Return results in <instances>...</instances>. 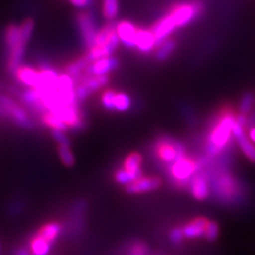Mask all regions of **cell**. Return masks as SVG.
Returning a JSON list of instances; mask_svg holds the SVG:
<instances>
[{
  "instance_id": "6da1fadb",
  "label": "cell",
  "mask_w": 255,
  "mask_h": 255,
  "mask_svg": "<svg viewBox=\"0 0 255 255\" xmlns=\"http://www.w3.org/2000/svg\"><path fill=\"white\" fill-rule=\"evenodd\" d=\"M34 31V21L23 20L20 25H10L4 32V43L7 50V69L14 74L25 58L26 47Z\"/></svg>"
},
{
  "instance_id": "7a4b0ae2",
  "label": "cell",
  "mask_w": 255,
  "mask_h": 255,
  "mask_svg": "<svg viewBox=\"0 0 255 255\" xmlns=\"http://www.w3.org/2000/svg\"><path fill=\"white\" fill-rule=\"evenodd\" d=\"M236 119L235 111L231 107H225L213 122L207 134L205 151L209 156L216 157L230 145L233 138V126Z\"/></svg>"
},
{
  "instance_id": "3957f363",
  "label": "cell",
  "mask_w": 255,
  "mask_h": 255,
  "mask_svg": "<svg viewBox=\"0 0 255 255\" xmlns=\"http://www.w3.org/2000/svg\"><path fill=\"white\" fill-rule=\"evenodd\" d=\"M119 45H121V42L117 36L115 26L109 23L98 30L93 46L84 57L90 63L102 58L112 57V54L115 52Z\"/></svg>"
},
{
  "instance_id": "277c9868",
  "label": "cell",
  "mask_w": 255,
  "mask_h": 255,
  "mask_svg": "<svg viewBox=\"0 0 255 255\" xmlns=\"http://www.w3.org/2000/svg\"><path fill=\"white\" fill-rule=\"evenodd\" d=\"M201 164L195 158L182 156L169 165V178L178 186H184L200 171Z\"/></svg>"
},
{
  "instance_id": "5b68a950",
  "label": "cell",
  "mask_w": 255,
  "mask_h": 255,
  "mask_svg": "<svg viewBox=\"0 0 255 255\" xmlns=\"http://www.w3.org/2000/svg\"><path fill=\"white\" fill-rule=\"evenodd\" d=\"M209 180L215 196H216L220 201L231 202L238 197V181L231 173L227 171H221L215 175L214 180Z\"/></svg>"
},
{
  "instance_id": "8992f818",
  "label": "cell",
  "mask_w": 255,
  "mask_h": 255,
  "mask_svg": "<svg viewBox=\"0 0 255 255\" xmlns=\"http://www.w3.org/2000/svg\"><path fill=\"white\" fill-rule=\"evenodd\" d=\"M203 12V4L200 1L182 2L175 4L168 13L178 29L184 28L194 22Z\"/></svg>"
},
{
  "instance_id": "52a82bcc",
  "label": "cell",
  "mask_w": 255,
  "mask_h": 255,
  "mask_svg": "<svg viewBox=\"0 0 255 255\" xmlns=\"http://www.w3.org/2000/svg\"><path fill=\"white\" fill-rule=\"evenodd\" d=\"M154 154L159 162L171 165L180 157L186 155L185 147L178 140L169 137L159 138L154 145Z\"/></svg>"
},
{
  "instance_id": "ba28073f",
  "label": "cell",
  "mask_w": 255,
  "mask_h": 255,
  "mask_svg": "<svg viewBox=\"0 0 255 255\" xmlns=\"http://www.w3.org/2000/svg\"><path fill=\"white\" fill-rule=\"evenodd\" d=\"M110 82V76L85 75L76 82V95L78 101H83L94 93L107 86Z\"/></svg>"
},
{
  "instance_id": "9c48e42d",
  "label": "cell",
  "mask_w": 255,
  "mask_h": 255,
  "mask_svg": "<svg viewBox=\"0 0 255 255\" xmlns=\"http://www.w3.org/2000/svg\"><path fill=\"white\" fill-rule=\"evenodd\" d=\"M0 108L10 117L11 121L23 129H31L33 127L29 114L18 103L7 96H0Z\"/></svg>"
},
{
  "instance_id": "30bf717a",
  "label": "cell",
  "mask_w": 255,
  "mask_h": 255,
  "mask_svg": "<svg viewBox=\"0 0 255 255\" xmlns=\"http://www.w3.org/2000/svg\"><path fill=\"white\" fill-rule=\"evenodd\" d=\"M77 26L84 45L87 47V49H90L99 30L94 14L89 11L79 13L77 15Z\"/></svg>"
},
{
  "instance_id": "8fae6325",
  "label": "cell",
  "mask_w": 255,
  "mask_h": 255,
  "mask_svg": "<svg viewBox=\"0 0 255 255\" xmlns=\"http://www.w3.org/2000/svg\"><path fill=\"white\" fill-rule=\"evenodd\" d=\"M233 138L237 142V145L241 149L242 153L246 158H248L249 161L253 164H255V145L251 142L247 136L246 128L239 125L236 119L233 126Z\"/></svg>"
},
{
  "instance_id": "7c38bea8",
  "label": "cell",
  "mask_w": 255,
  "mask_h": 255,
  "mask_svg": "<svg viewBox=\"0 0 255 255\" xmlns=\"http://www.w3.org/2000/svg\"><path fill=\"white\" fill-rule=\"evenodd\" d=\"M163 181L158 177H140L131 184L126 186V191L130 195L147 194L157 190L162 186Z\"/></svg>"
},
{
  "instance_id": "4fadbf2b",
  "label": "cell",
  "mask_w": 255,
  "mask_h": 255,
  "mask_svg": "<svg viewBox=\"0 0 255 255\" xmlns=\"http://www.w3.org/2000/svg\"><path fill=\"white\" fill-rule=\"evenodd\" d=\"M190 195L198 201H204L211 195V184L206 174L199 171L195 177L189 181Z\"/></svg>"
},
{
  "instance_id": "5bb4252c",
  "label": "cell",
  "mask_w": 255,
  "mask_h": 255,
  "mask_svg": "<svg viewBox=\"0 0 255 255\" xmlns=\"http://www.w3.org/2000/svg\"><path fill=\"white\" fill-rule=\"evenodd\" d=\"M115 30L121 44L129 49H134L138 28L129 20H122L116 23Z\"/></svg>"
},
{
  "instance_id": "9a60e30c",
  "label": "cell",
  "mask_w": 255,
  "mask_h": 255,
  "mask_svg": "<svg viewBox=\"0 0 255 255\" xmlns=\"http://www.w3.org/2000/svg\"><path fill=\"white\" fill-rule=\"evenodd\" d=\"M119 67V62L113 55L108 58H102L90 63L86 69V75L92 76H110Z\"/></svg>"
},
{
  "instance_id": "2e32d148",
  "label": "cell",
  "mask_w": 255,
  "mask_h": 255,
  "mask_svg": "<svg viewBox=\"0 0 255 255\" xmlns=\"http://www.w3.org/2000/svg\"><path fill=\"white\" fill-rule=\"evenodd\" d=\"M177 29L178 28L175 27L174 22L172 21L169 14L164 15L163 17L159 18L152 26V28H151L156 38L157 45L166 41V39L170 38V36L174 33V31Z\"/></svg>"
},
{
  "instance_id": "e0dca14e",
  "label": "cell",
  "mask_w": 255,
  "mask_h": 255,
  "mask_svg": "<svg viewBox=\"0 0 255 255\" xmlns=\"http://www.w3.org/2000/svg\"><path fill=\"white\" fill-rule=\"evenodd\" d=\"M157 47L156 38L151 29H141L138 28L136 44H135V49L142 54H149L154 51Z\"/></svg>"
},
{
  "instance_id": "ac0fdd59",
  "label": "cell",
  "mask_w": 255,
  "mask_h": 255,
  "mask_svg": "<svg viewBox=\"0 0 255 255\" xmlns=\"http://www.w3.org/2000/svg\"><path fill=\"white\" fill-rule=\"evenodd\" d=\"M210 220L205 217H196L182 227L183 234L188 239L204 238L205 230Z\"/></svg>"
},
{
  "instance_id": "d6986e66",
  "label": "cell",
  "mask_w": 255,
  "mask_h": 255,
  "mask_svg": "<svg viewBox=\"0 0 255 255\" xmlns=\"http://www.w3.org/2000/svg\"><path fill=\"white\" fill-rule=\"evenodd\" d=\"M13 75L16 77L20 84L27 86L28 89H34V87L38 85L39 70H36L32 66L21 64Z\"/></svg>"
},
{
  "instance_id": "ffe728a7",
  "label": "cell",
  "mask_w": 255,
  "mask_h": 255,
  "mask_svg": "<svg viewBox=\"0 0 255 255\" xmlns=\"http://www.w3.org/2000/svg\"><path fill=\"white\" fill-rule=\"evenodd\" d=\"M141 166H142L141 154L139 152H132L125 157L122 168L137 180L138 178L142 177Z\"/></svg>"
},
{
  "instance_id": "44dd1931",
  "label": "cell",
  "mask_w": 255,
  "mask_h": 255,
  "mask_svg": "<svg viewBox=\"0 0 255 255\" xmlns=\"http://www.w3.org/2000/svg\"><path fill=\"white\" fill-rule=\"evenodd\" d=\"M89 65L90 62L86 60L85 57H82L78 60L70 62L66 66L65 71L67 75H69L75 80V82H77L86 75V69L89 67Z\"/></svg>"
},
{
  "instance_id": "7402d4cb",
  "label": "cell",
  "mask_w": 255,
  "mask_h": 255,
  "mask_svg": "<svg viewBox=\"0 0 255 255\" xmlns=\"http://www.w3.org/2000/svg\"><path fill=\"white\" fill-rule=\"evenodd\" d=\"M175 48H177V42L172 38H168L166 41L162 42L161 44H158L156 49L154 50V55L155 59L158 62H165L168 60L171 55L173 54Z\"/></svg>"
},
{
  "instance_id": "603a6c76",
  "label": "cell",
  "mask_w": 255,
  "mask_h": 255,
  "mask_svg": "<svg viewBox=\"0 0 255 255\" xmlns=\"http://www.w3.org/2000/svg\"><path fill=\"white\" fill-rule=\"evenodd\" d=\"M61 231H62V226L60 223L52 221L44 225L41 229H39L37 234L41 237H43L44 239H46L48 243H50L52 245L55 241H57V238L61 234Z\"/></svg>"
},
{
  "instance_id": "cb8c5ba5",
  "label": "cell",
  "mask_w": 255,
  "mask_h": 255,
  "mask_svg": "<svg viewBox=\"0 0 255 255\" xmlns=\"http://www.w3.org/2000/svg\"><path fill=\"white\" fill-rule=\"evenodd\" d=\"M51 246L52 245L48 243L46 239L36 234L30 241L31 255H48L51 250Z\"/></svg>"
},
{
  "instance_id": "d4e9b609",
  "label": "cell",
  "mask_w": 255,
  "mask_h": 255,
  "mask_svg": "<svg viewBox=\"0 0 255 255\" xmlns=\"http://www.w3.org/2000/svg\"><path fill=\"white\" fill-rule=\"evenodd\" d=\"M42 122L46 127L50 128L51 130H59L64 132H67L69 130L66 124L64 123L57 114H54L49 111H46L42 114Z\"/></svg>"
},
{
  "instance_id": "484cf974",
  "label": "cell",
  "mask_w": 255,
  "mask_h": 255,
  "mask_svg": "<svg viewBox=\"0 0 255 255\" xmlns=\"http://www.w3.org/2000/svg\"><path fill=\"white\" fill-rule=\"evenodd\" d=\"M132 107V99L129 95L124 92H116L114 98V112L124 113L128 112Z\"/></svg>"
},
{
  "instance_id": "4316f807",
  "label": "cell",
  "mask_w": 255,
  "mask_h": 255,
  "mask_svg": "<svg viewBox=\"0 0 255 255\" xmlns=\"http://www.w3.org/2000/svg\"><path fill=\"white\" fill-rule=\"evenodd\" d=\"M119 14V0H102V15L108 20H114Z\"/></svg>"
},
{
  "instance_id": "83f0119b",
  "label": "cell",
  "mask_w": 255,
  "mask_h": 255,
  "mask_svg": "<svg viewBox=\"0 0 255 255\" xmlns=\"http://www.w3.org/2000/svg\"><path fill=\"white\" fill-rule=\"evenodd\" d=\"M58 154L61 159V163L65 167H73L76 164L75 155L69 145H59Z\"/></svg>"
},
{
  "instance_id": "f1b7e54d",
  "label": "cell",
  "mask_w": 255,
  "mask_h": 255,
  "mask_svg": "<svg viewBox=\"0 0 255 255\" xmlns=\"http://www.w3.org/2000/svg\"><path fill=\"white\" fill-rule=\"evenodd\" d=\"M255 105V97L252 93H246L239 100L238 105V113L245 115H249Z\"/></svg>"
},
{
  "instance_id": "f546056e",
  "label": "cell",
  "mask_w": 255,
  "mask_h": 255,
  "mask_svg": "<svg viewBox=\"0 0 255 255\" xmlns=\"http://www.w3.org/2000/svg\"><path fill=\"white\" fill-rule=\"evenodd\" d=\"M116 92L117 91H115V90L107 89L101 93L100 102H101L102 107L105 108L107 111L114 112V98H115Z\"/></svg>"
},
{
  "instance_id": "4dcf8cb0",
  "label": "cell",
  "mask_w": 255,
  "mask_h": 255,
  "mask_svg": "<svg viewBox=\"0 0 255 255\" xmlns=\"http://www.w3.org/2000/svg\"><path fill=\"white\" fill-rule=\"evenodd\" d=\"M219 236V226L217 222L210 221L205 230L204 238L209 242H215Z\"/></svg>"
},
{
  "instance_id": "1f68e13d",
  "label": "cell",
  "mask_w": 255,
  "mask_h": 255,
  "mask_svg": "<svg viewBox=\"0 0 255 255\" xmlns=\"http://www.w3.org/2000/svg\"><path fill=\"white\" fill-rule=\"evenodd\" d=\"M149 247L142 242H136L133 244L129 251V255H149Z\"/></svg>"
},
{
  "instance_id": "d6a6232c",
  "label": "cell",
  "mask_w": 255,
  "mask_h": 255,
  "mask_svg": "<svg viewBox=\"0 0 255 255\" xmlns=\"http://www.w3.org/2000/svg\"><path fill=\"white\" fill-rule=\"evenodd\" d=\"M66 132L59 131V130H51V135L54 141L59 145H70L69 138L66 136Z\"/></svg>"
},
{
  "instance_id": "836d02e7",
  "label": "cell",
  "mask_w": 255,
  "mask_h": 255,
  "mask_svg": "<svg viewBox=\"0 0 255 255\" xmlns=\"http://www.w3.org/2000/svg\"><path fill=\"white\" fill-rule=\"evenodd\" d=\"M169 237H170V242L173 245H180V244H182V242L184 241V238H185L184 234H183L182 228H173L170 231Z\"/></svg>"
},
{
  "instance_id": "e575fe53",
  "label": "cell",
  "mask_w": 255,
  "mask_h": 255,
  "mask_svg": "<svg viewBox=\"0 0 255 255\" xmlns=\"http://www.w3.org/2000/svg\"><path fill=\"white\" fill-rule=\"evenodd\" d=\"M77 9H89L93 4V0H68Z\"/></svg>"
},
{
  "instance_id": "d590c367",
  "label": "cell",
  "mask_w": 255,
  "mask_h": 255,
  "mask_svg": "<svg viewBox=\"0 0 255 255\" xmlns=\"http://www.w3.org/2000/svg\"><path fill=\"white\" fill-rule=\"evenodd\" d=\"M246 132H247V136H248L249 140L255 145V125L251 126L249 128H247Z\"/></svg>"
},
{
  "instance_id": "8d00e7d4",
  "label": "cell",
  "mask_w": 255,
  "mask_h": 255,
  "mask_svg": "<svg viewBox=\"0 0 255 255\" xmlns=\"http://www.w3.org/2000/svg\"><path fill=\"white\" fill-rule=\"evenodd\" d=\"M15 255H31V252L27 248H20Z\"/></svg>"
},
{
  "instance_id": "74e56055",
  "label": "cell",
  "mask_w": 255,
  "mask_h": 255,
  "mask_svg": "<svg viewBox=\"0 0 255 255\" xmlns=\"http://www.w3.org/2000/svg\"><path fill=\"white\" fill-rule=\"evenodd\" d=\"M1 253H2V245L0 243V255H1Z\"/></svg>"
}]
</instances>
